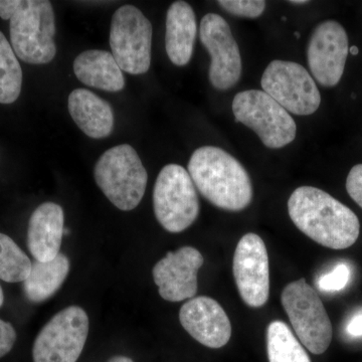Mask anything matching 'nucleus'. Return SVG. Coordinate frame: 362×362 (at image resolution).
Instances as JSON below:
<instances>
[{"instance_id":"11","label":"nucleus","mask_w":362,"mask_h":362,"mask_svg":"<svg viewBox=\"0 0 362 362\" xmlns=\"http://www.w3.org/2000/svg\"><path fill=\"white\" fill-rule=\"evenodd\" d=\"M199 37L211 54L209 78L216 89H230L242 76V57L232 30L220 14L207 13L202 20Z\"/></svg>"},{"instance_id":"17","label":"nucleus","mask_w":362,"mask_h":362,"mask_svg":"<svg viewBox=\"0 0 362 362\" xmlns=\"http://www.w3.org/2000/svg\"><path fill=\"white\" fill-rule=\"evenodd\" d=\"M197 18L192 7L185 1L173 2L166 14L165 49L173 65L189 63L197 37Z\"/></svg>"},{"instance_id":"8","label":"nucleus","mask_w":362,"mask_h":362,"mask_svg":"<svg viewBox=\"0 0 362 362\" xmlns=\"http://www.w3.org/2000/svg\"><path fill=\"white\" fill-rule=\"evenodd\" d=\"M151 23L137 7L123 6L112 16L110 47L121 70L143 75L151 65Z\"/></svg>"},{"instance_id":"33","label":"nucleus","mask_w":362,"mask_h":362,"mask_svg":"<svg viewBox=\"0 0 362 362\" xmlns=\"http://www.w3.org/2000/svg\"><path fill=\"white\" fill-rule=\"evenodd\" d=\"M70 235V230H69L68 228H65V230H64V235Z\"/></svg>"},{"instance_id":"16","label":"nucleus","mask_w":362,"mask_h":362,"mask_svg":"<svg viewBox=\"0 0 362 362\" xmlns=\"http://www.w3.org/2000/svg\"><path fill=\"white\" fill-rule=\"evenodd\" d=\"M65 214L54 202H45L33 211L28 223V247L35 261H52L59 254Z\"/></svg>"},{"instance_id":"9","label":"nucleus","mask_w":362,"mask_h":362,"mask_svg":"<svg viewBox=\"0 0 362 362\" xmlns=\"http://www.w3.org/2000/svg\"><path fill=\"white\" fill-rule=\"evenodd\" d=\"M89 333L84 309L70 306L45 324L33 343V362H77Z\"/></svg>"},{"instance_id":"32","label":"nucleus","mask_w":362,"mask_h":362,"mask_svg":"<svg viewBox=\"0 0 362 362\" xmlns=\"http://www.w3.org/2000/svg\"><path fill=\"white\" fill-rule=\"evenodd\" d=\"M349 52H351L352 54H358V49L356 47H349Z\"/></svg>"},{"instance_id":"21","label":"nucleus","mask_w":362,"mask_h":362,"mask_svg":"<svg viewBox=\"0 0 362 362\" xmlns=\"http://www.w3.org/2000/svg\"><path fill=\"white\" fill-rule=\"evenodd\" d=\"M269 362H311L287 324L274 321L267 330Z\"/></svg>"},{"instance_id":"25","label":"nucleus","mask_w":362,"mask_h":362,"mask_svg":"<svg viewBox=\"0 0 362 362\" xmlns=\"http://www.w3.org/2000/svg\"><path fill=\"white\" fill-rule=\"evenodd\" d=\"M351 271L346 264H338L325 275L321 276L318 287L323 292L341 291L349 284Z\"/></svg>"},{"instance_id":"24","label":"nucleus","mask_w":362,"mask_h":362,"mask_svg":"<svg viewBox=\"0 0 362 362\" xmlns=\"http://www.w3.org/2000/svg\"><path fill=\"white\" fill-rule=\"evenodd\" d=\"M218 4L226 13L239 18H257L266 9L264 0H220Z\"/></svg>"},{"instance_id":"29","label":"nucleus","mask_w":362,"mask_h":362,"mask_svg":"<svg viewBox=\"0 0 362 362\" xmlns=\"http://www.w3.org/2000/svg\"><path fill=\"white\" fill-rule=\"evenodd\" d=\"M108 362H134L132 361V359L129 358V357L127 356H117L112 357L110 361Z\"/></svg>"},{"instance_id":"10","label":"nucleus","mask_w":362,"mask_h":362,"mask_svg":"<svg viewBox=\"0 0 362 362\" xmlns=\"http://www.w3.org/2000/svg\"><path fill=\"white\" fill-rule=\"evenodd\" d=\"M261 85L264 92L295 115H312L320 106L321 95L316 83L308 71L295 62H271Z\"/></svg>"},{"instance_id":"22","label":"nucleus","mask_w":362,"mask_h":362,"mask_svg":"<svg viewBox=\"0 0 362 362\" xmlns=\"http://www.w3.org/2000/svg\"><path fill=\"white\" fill-rule=\"evenodd\" d=\"M23 87L20 61L6 35L0 32V104H13Z\"/></svg>"},{"instance_id":"3","label":"nucleus","mask_w":362,"mask_h":362,"mask_svg":"<svg viewBox=\"0 0 362 362\" xmlns=\"http://www.w3.org/2000/svg\"><path fill=\"white\" fill-rule=\"evenodd\" d=\"M11 45L16 57L30 65L51 63L57 54L56 20L47 0H16L9 20Z\"/></svg>"},{"instance_id":"2","label":"nucleus","mask_w":362,"mask_h":362,"mask_svg":"<svg viewBox=\"0 0 362 362\" xmlns=\"http://www.w3.org/2000/svg\"><path fill=\"white\" fill-rule=\"evenodd\" d=\"M188 173L199 192L218 209L240 211L252 202L249 173L235 157L220 147L195 150L188 162Z\"/></svg>"},{"instance_id":"13","label":"nucleus","mask_w":362,"mask_h":362,"mask_svg":"<svg viewBox=\"0 0 362 362\" xmlns=\"http://www.w3.org/2000/svg\"><path fill=\"white\" fill-rule=\"evenodd\" d=\"M349 52L346 30L338 21L319 23L307 47L309 69L317 82L326 88L338 85L344 73Z\"/></svg>"},{"instance_id":"15","label":"nucleus","mask_w":362,"mask_h":362,"mask_svg":"<svg viewBox=\"0 0 362 362\" xmlns=\"http://www.w3.org/2000/svg\"><path fill=\"white\" fill-rule=\"evenodd\" d=\"M180 320L190 337L209 349L225 346L232 337V324L226 311L209 297L192 298L183 304Z\"/></svg>"},{"instance_id":"30","label":"nucleus","mask_w":362,"mask_h":362,"mask_svg":"<svg viewBox=\"0 0 362 362\" xmlns=\"http://www.w3.org/2000/svg\"><path fill=\"white\" fill-rule=\"evenodd\" d=\"M309 1H307V0H295V1H293V0H291V1H289V4H308Z\"/></svg>"},{"instance_id":"7","label":"nucleus","mask_w":362,"mask_h":362,"mask_svg":"<svg viewBox=\"0 0 362 362\" xmlns=\"http://www.w3.org/2000/svg\"><path fill=\"white\" fill-rule=\"evenodd\" d=\"M281 300L300 342L312 354H324L332 340V324L315 290L301 279L286 286Z\"/></svg>"},{"instance_id":"23","label":"nucleus","mask_w":362,"mask_h":362,"mask_svg":"<svg viewBox=\"0 0 362 362\" xmlns=\"http://www.w3.org/2000/svg\"><path fill=\"white\" fill-rule=\"evenodd\" d=\"M32 261L8 235L0 233V280L23 282L32 269Z\"/></svg>"},{"instance_id":"1","label":"nucleus","mask_w":362,"mask_h":362,"mask_svg":"<svg viewBox=\"0 0 362 362\" xmlns=\"http://www.w3.org/2000/svg\"><path fill=\"white\" fill-rule=\"evenodd\" d=\"M288 211L294 225L321 246L344 250L358 239L356 214L319 188L298 187L288 201Z\"/></svg>"},{"instance_id":"19","label":"nucleus","mask_w":362,"mask_h":362,"mask_svg":"<svg viewBox=\"0 0 362 362\" xmlns=\"http://www.w3.org/2000/svg\"><path fill=\"white\" fill-rule=\"evenodd\" d=\"M74 73L83 84L107 92H119L125 87L122 70L111 52L90 49L74 62Z\"/></svg>"},{"instance_id":"27","label":"nucleus","mask_w":362,"mask_h":362,"mask_svg":"<svg viewBox=\"0 0 362 362\" xmlns=\"http://www.w3.org/2000/svg\"><path fill=\"white\" fill-rule=\"evenodd\" d=\"M16 341V332L13 324L0 319V358L11 352Z\"/></svg>"},{"instance_id":"4","label":"nucleus","mask_w":362,"mask_h":362,"mask_svg":"<svg viewBox=\"0 0 362 362\" xmlns=\"http://www.w3.org/2000/svg\"><path fill=\"white\" fill-rule=\"evenodd\" d=\"M94 176L107 199L124 211L141 202L148 180L141 159L129 144L107 150L95 165Z\"/></svg>"},{"instance_id":"5","label":"nucleus","mask_w":362,"mask_h":362,"mask_svg":"<svg viewBox=\"0 0 362 362\" xmlns=\"http://www.w3.org/2000/svg\"><path fill=\"white\" fill-rule=\"evenodd\" d=\"M233 112L235 120L255 131L268 148H282L296 137L294 119L264 90L238 93L233 98Z\"/></svg>"},{"instance_id":"18","label":"nucleus","mask_w":362,"mask_h":362,"mask_svg":"<svg viewBox=\"0 0 362 362\" xmlns=\"http://www.w3.org/2000/svg\"><path fill=\"white\" fill-rule=\"evenodd\" d=\"M68 107L73 120L89 137L102 139L113 131V109L108 102L90 90H74L69 96Z\"/></svg>"},{"instance_id":"6","label":"nucleus","mask_w":362,"mask_h":362,"mask_svg":"<svg viewBox=\"0 0 362 362\" xmlns=\"http://www.w3.org/2000/svg\"><path fill=\"white\" fill-rule=\"evenodd\" d=\"M154 213L169 233L189 228L199 214V201L189 173L178 164L164 166L157 176L153 192Z\"/></svg>"},{"instance_id":"31","label":"nucleus","mask_w":362,"mask_h":362,"mask_svg":"<svg viewBox=\"0 0 362 362\" xmlns=\"http://www.w3.org/2000/svg\"><path fill=\"white\" fill-rule=\"evenodd\" d=\"M4 291H2L1 286H0V307H1L2 305H4Z\"/></svg>"},{"instance_id":"26","label":"nucleus","mask_w":362,"mask_h":362,"mask_svg":"<svg viewBox=\"0 0 362 362\" xmlns=\"http://www.w3.org/2000/svg\"><path fill=\"white\" fill-rule=\"evenodd\" d=\"M346 190L354 202L362 209V164H357L349 171Z\"/></svg>"},{"instance_id":"28","label":"nucleus","mask_w":362,"mask_h":362,"mask_svg":"<svg viewBox=\"0 0 362 362\" xmlns=\"http://www.w3.org/2000/svg\"><path fill=\"white\" fill-rule=\"evenodd\" d=\"M345 330H346V333L350 337H362V311L358 312L350 318Z\"/></svg>"},{"instance_id":"14","label":"nucleus","mask_w":362,"mask_h":362,"mask_svg":"<svg viewBox=\"0 0 362 362\" xmlns=\"http://www.w3.org/2000/svg\"><path fill=\"white\" fill-rule=\"evenodd\" d=\"M202 265L204 257L194 247H182L168 252L152 271L159 295L169 302L194 298L197 293V273Z\"/></svg>"},{"instance_id":"12","label":"nucleus","mask_w":362,"mask_h":362,"mask_svg":"<svg viewBox=\"0 0 362 362\" xmlns=\"http://www.w3.org/2000/svg\"><path fill=\"white\" fill-rule=\"evenodd\" d=\"M233 273L240 296L247 306H264L270 294L268 252L264 240L256 233L240 240L233 255Z\"/></svg>"},{"instance_id":"20","label":"nucleus","mask_w":362,"mask_h":362,"mask_svg":"<svg viewBox=\"0 0 362 362\" xmlns=\"http://www.w3.org/2000/svg\"><path fill=\"white\" fill-rule=\"evenodd\" d=\"M70 271V261L59 252L52 261H35L30 275L23 281V292L28 301L42 303L56 294Z\"/></svg>"}]
</instances>
